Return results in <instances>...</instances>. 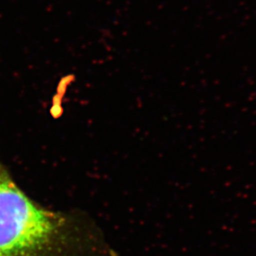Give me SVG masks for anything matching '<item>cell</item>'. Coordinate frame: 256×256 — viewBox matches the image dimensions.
<instances>
[{"instance_id":"cell-1","label":"cell","mask_w":256,"mask_h":256,"mask_svg":"<svg viewBox=\"0 0 256 256\" xmlns=\"http://www.w3.org/2000/svg\"><path fill=\"white\" fill-rule=\"evenodd\" d=\"M0 256H117L99 223L32 200L0 158Z\"/></svg>"}]
</instances>
